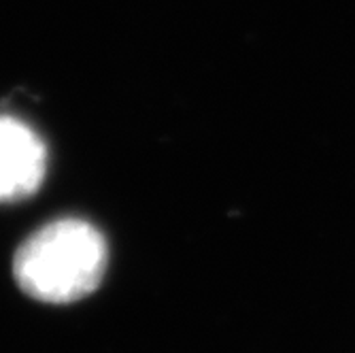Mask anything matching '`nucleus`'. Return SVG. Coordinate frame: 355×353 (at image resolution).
Returning <instances> with one entry per match:
<instances>
[{"label": "nucleus", "instance_id": "obj_1", "mask_svg": "<svg viewBox=\"0 0 355 353\" xmlns=\"http://www.w3.org/2000/svg\"><path fill=\"white\" fill-rule=\"evenodd\" d=\"M107 260L105 236L92 223L67 217L45 223L19 245L13 275L35 300L67 304L89 296L101 285Z\"/></svg>", "mask_w": 355, "mask_h": 353}, {"label": "nucleus", "instance_id": "obj_2", "mask_svg": "<svg viewBox=\"0 0 355 353\" xmlns=\"http://www.w3.org/2000/svg\"><path fill=\"white\" fill-rule=\"evenodd\" d=\"M47 173V147L28 123L0 115V203L32 196Z\"/></svg>", "mask_w": 355, "mask_h": 353}]
</instances>
